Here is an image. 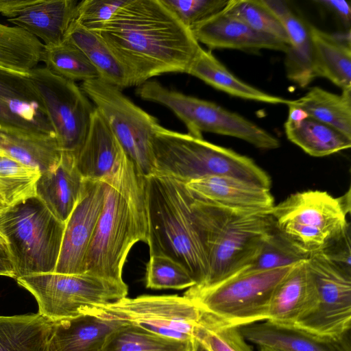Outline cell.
<instances>
[{
	"label": "cell",
	"instance_id": "cell-1",
	"mask_svg": "<svg viewBox=\"0 0 351 351\" xmlns=\"http://www.w3.org/2000/svg\"><path fill=\"white\" fill-rule=\"evenodd\" d=\"M91 31L123 66L131 86L165 73H186L202 48L162 0H125L108 22Z\"/></svg>",
	"mask_w": 351,
	"mask_h": 351
},
{
	"label": "cell",
	"instance_id": "cell-2",
	"mask_svg": "<svg viewBox=\"0 0 351 351\" xmlns=\"http://www.w3.org/2000/svg\"><path fill=\"white\" fill-rule=\"evenodd\" d=\"M145 176L126 155L104 182V199L84 263L85 273L123 282L132 246L149 237Z\"/></svg>",
	"mask_w": 351,
	"mask_h": 351
},
{
	"label": "cell",
	"instance_id": "cell-3",
	"mask_svg": "<svg viewBox=\"0 0 351 351\" xmlns=\"http://www.w3.org/2000/svg\"><path fill=\"white\" fill-rule=\"evenodd\" d=\"M189 191L193 221L208 265L204 283L190 288L204 289L242 271L255 257L274 223L269 212L221 206Z\"/></svg>",
	"mask_w": 351,
	"mask_h": 351
},
{
	"label": "cell",
	"instance_id": "cell-4",
	"mask_svg": "<svg viewBox=\"0 0 351 351\" xmlns=\"http://www.w3.org/2000/svg\"><path fill=\"white\" fill-rule=\"evenodd\" d=\"M150 255H162L183 265L196 284L205 281L207 257L193 221L184 182L152 173L145 177Z\"/></svg>",
	"mask_w": 351,
	"mask_h": 351
},
{
	"label": "cell",
	"instance_id": "cell-5",
	"mask_svg": "<svg viewBox=\"0 0 351 351\" xmlns=\"http://www.w3.org/2000/svg\"><path fill=\"white\" fill-rule=\"evenodd\" d=\"M152 173L182 182L210 176L243 179L270 189L271 180L252 158L189 134L156 129L152 141Z\"/></svg>",
	"mask_w": 351,
	"mask_h": 351
},
{
	"label": "cell",
	"instance_id": "cell-6",
	"mask_svg": "<svg viewBox=\"0 0 351 351\" xmlns=\"http://www.w3.org/2000/svg\"><path fill=\"white\" fill-rule=\"evenodd\" d=\"M65 223L37 197L10 206L0 213V233L13 261L15 279L54 272Z\"/></svg>",
	"mask_w": 351,
	"mask_h": 351
},
{
	"label": "cell",
	"instance_id": "cell-7",
	"mask_svg": "<svg viewBox=\"0 0 351 351\" xmlns=\"http://www.w3.org/2000/svg\"><path fill=\"white\" fill-rule=\"evenodd\" d=\"M269 214L277 230L306 258L327 248L350 228L339 197L326 191L291 194Z\"/></svg>",
	"mask_w": 351,
	"mask_h": 351
},
{
	"label": "cell",
	"instance_id": "cell-8",
	"mask_svg": "<svg viewBox=\"0 0 351 351\" xmlns=\"http://www.w3.org/2000/svg\"><path fill=\"white\" fill-rule=\"evenodd\" d=\"M295 265L240 274L210 288H189L184 295L204 313L232 326L265 322L273 292Z\"/></svg>",
	"mask_w": 351,
	"mask_h": 351
},
{
	"label": "cell",
	"instance_id": "cell-9",
	"mask_svg": "<svg viewBox=\"0 0 351 351\" xmlns=\"http://www.w3.org/2000/svg\"><path fill=\"white\" fill-rule=\"evenodd\" d=\"M136 93L144 100L170 109L194 137L203 138L202 132H210L237 138L262 149L280 145L275 136L244 117L215 103L170 90L158 82L147 81Z\"/></svg>",
	"mask_w": 351,
	"mask_h": 351
},
{
	"label": "cell",
	"instance_id": "cell-10",
	"mask_svg": "<svg viewBox=\"0 0 351 351\" xmlns=\"http://www.w3.org/2000/svg\"><path fill=\"white\" fill-rule=\"evenodd\" d=\"M34 296L38 313L53 322L74 318L97 304L127 297L128 287L89 273L33 274L16 279Z\"/></svg>",
	"mask_w": 351,
	"mask_h": 351
},
{
	"label": "cell",
	"instance_id": "cell-11",
	"mask_svg": "<svg viewBox=\"0 0 351 351\" xmlns=\"http://www.w3.org/2000/svg\"><path fill=\"white\" fill-rule=\"evenodd\" d=\"M81 89L95 104L127 156L145 176L154 170L152 141L158 119L134 104L118 87L99 78Z\"/></svg>",
	"mask_w": 351,
	"mask_h": 351
},
{
	"label": "cell",
	"instance_id": "cell-12",
	"mask_svg": "<svg viewBox=\"0 0 351 351\" xmlns=\"http://www.w3.org/2000/svg\"><path fill=\"white\" fill-rule=\"evenodd\" d=\"M28 75L62 154L75 158L88 135L95 106L75 82L46 67L36 66Z\"/></svg>",
	"mask_w": 351,
	"mask_h": 351
},
{
	"label": "cell",
	"instance_id": "cell-13",
	"mask_svg": "<svg viewBox=\"0 0 351 351\" xmlns=\"http://www.w3.org/2000/svg\"><path fill=\"white\" fill-rule=\"evenodd\" d=\"M114 319L147 331L192 341L203 311L185 295H141L88 307L82 311ZM81 313V314H82Z\"/></svg>",
	"mask_w": 351,
	"mask_h": 351
},
{
	"label": "cell",
	"instance_id": "cell-14",
	"mask_svg": "<svg viewBox=\"0 0 351 351\" xmlns=\"http://www.w3.org/2000/svg\"><path fill=\"white\" fill-rule=\"evenodd\" d=\"M306 263L315 282L316 299L293 326L326 339L350 335L351 274L321 252L308 256Z\"/></svg>",
	"mask_w": 351,
	"mask_h": 351
},
{
	"label": "cell",
	"instance_id": "cell-15",
	"mask_svg": "<svg viewBox=\"0 0 351 351\" xmlns=\"http://www.w3.org/2000/svg\"><path fill=\"white\" fill-rule=\"evenodd\" d=\"M104 189L103 181L84 180L80 198L65 222L55 273H85L86 255L103 207Z\"/></svg>",
	"mask_w": 351,
	"mask_h": 351
},
{
	"label": "cell",
	"instance_id": "cell-16",
	"mask_svg": "<svg viewBox=\"0 0 351 351\" xmlns=\"http://www.w3.org/2000/svg\"><path fill=\"white\" fill-rule=\"evenodd\" d=\"M191 31L199 43L204 44L209 49H270L285 53L289 47L276 38L253 29L225 10L193 27Z\"/></svg>",
	"mask_w": 351,
	"mask_h": 351
},
{
	"label": "cell",
	"instance_id": "cell-17",
	"mask_svg": "<svg viewBox=\"0 0 351 351\" xmlns=\"http://www.w3.org/2000/svg\"><path fill=\"white\" fill-rule=\"evenodd\" d=\"M75 0H24L21 8L7 21L39 39L44 45H58L75 19Z\"/></svg>",
	"mask_w": 351,
	"mask_h": 351
},
{
	"label": "cell",
	"instance_id": "cell-18",
	"mask_svg": "<svg viewBox=\"0 0 351 351\" xmlns=\"http://www.w3.org/2000/svg\"><path fill=\"white\" fill-rule=\"evenodd\" d=\"M185 184L196 196L227 207L269 212L274 206L270 189L238 178L210 176Z\"/></svg>",
	"mask_w": 351,
	"mask_h": 351
},
{
	"label": "cell",
	"instance_id": "cell-19",
	"mask_svg": "<svg viewBox=\"0 0 351 351\" xmlns=\"http://www.w3.org/2000/svg\"><path fill=\"white\" fill-rule=\"evenodd\" d=\"M315 299V282L304 259L297 263L275 289L267 321L293 326L311 310Z\"/></svg>",
	"mask_w": 351,
	"mask_h": 351
},
{
	"label": "cell",
	"instance_id": "cell-20",
	"mask_svg": "<svg viewBox=\"0 0 351 351\" xmlns=\"http://www.w3.org/2000/svg\"><path fill=\"white\" fill-rule=\"evenodd\" d=\"M100 112L95 108L90 127L75 160L84 180L104 181L126 156Z\"/></svg>",
	"mask_w": 351,
	"mask_h": 351
},
{
	"label": "cell",
	"instance_id": "cell-21",
	"mask_svg": "<svg viewBox=\"0 0 351 351\" xmlns=\"http://www.w3.org/2000/svg\"><path fill=\"white\" fill-rule=\"evenodd\" d=\"M239 328L249 343L278 351H351L350 335L340 339H326L295 326L267 321Z\"/></svg>",
	"mask_w": 351,
	"mask_h": 351
},
{
	"label": "cell",
	"instance_id": "cell-22",
	"mask_svg": "<svg viewBox=\"0 0 351 351\" xmlns=\"http://www.w3.org/2000/svg\"><path fill=\"white\" fill-rule=\"evenodd\" d=\"M263 2L280 21L288 37L289 47L285 60L287 78L301 88L307 86L315 79L310 25L297 15L285 1Z\"/></svg>",
	"mask_w": 351,
	"mask_h": 351
},
{
	"label": "cell",
	"instance_id": "cell-23",
	"mask_svg": "<svg viewBox=\"0 0 351 351\" xmlns=\"http://www.w3.org/2000/svg\"><path fill=\"white\" fill-rule=\"evenodd\" d=\"M84 180L75 158L62 154L56 165L41 173L36 182V196L58 219L65 223L80 198Z\"/></svg>",
	"mask_w": 351,
	"mask_h": 351
},
{
	"label": "cell",
	"instance_id": "cell-24",
	"mask_svg": "<svg viewBox=\"0 0 351 351\" xmlns=\"http://www.w3.org/2000/svg\"><path fill=\"white\" fill-rule=\"evenodd\" d=\"M0 152L41 173L56 165L62 154L53 132L3 125Z\"/></svg>",
	"mask_w": 351,
	"mask_h": 351
},
{
	"label": "cell",
	"instance_id": "cell-25",
	"mask_svg": "<svg viewBox=\"0 0 351 351\" xmlns=\"http://www.w3.org/2000/svg\"><path fill=\"white\" fill-rule=\"evenodd\" d=\"M54 323L51 340L56 351H101L110 336L125 324L87 312Z\"/></svg>",
	"mask_w": 351,
	"mask_h": 351
},
{
	"label": "cell",
	"instance_id": "cell-26",
	"mask_svg": "<svg viewBox=\"0 0 351 351\" xmlns=\"http://www.w3.org/2000/svg\"><path fill=\"white\" fill-rule=\"evenodd\" d=\"M310 31L315 78H326L342 90L351 89L350 29L342 36L311 25Z\"/></svg>",
	"mask_w": 351,
	"mask_h": 351
},
{
	"label": "cell",
	"instance_id": "cell-27",
	"mask_svg": "<svg viewBox=\"0 0 351 351\" xmlns=\"http://www.w3.org/2000/svg\"><path fill=\"white\" fill-rule=\"evenodd\" d=\"M186 73L234 97L270 104L288 105L290 99L265 93L233 75L210 51L201 48Z\"/></svg>",
	"mask_w": 351,
	"mask_h": 351
},
{
	"label": "cell",
	"instance_id": "cell-28",
	"mask_svg": "<svg viewBox=\"0 0 351 351\" xmlns=\"http://www.w3.org/2000/svg\"><path fill=\"white\" fill-rule=\"evenodd\" d=\"M54 324L38 312L0 315V351H43L51 339Z\"/></svg>",
	"mask_w": 351,
	"mask_h": 351
},
{
	"label": "cell",
	"instance_id": "cell-29",
	"mask_svg": "<svg viewBox=\"0 0 351 351\" xmlns=\"http://www.w3.org/2000/svg\"><path fill=\"white\" fill-rule=\"evenodd\" d=\"M289 106L303 110L308 117L351 139V89L337 95L315 86L302 97L290 100L287 106Z\"/></svg>",
	"mask_w": 351,
	"mask_h": 351
},
{
	"label": "cell",
	"instance_id": "cell-30",
	"mask_svg": "<svg viewBox=\"0 0 351 351\" xmlns=\"http://www.w3.org/2000/svg\"><path fill=\"white\" fill-rule=\"evenodd\" d=\"M80 49L99 73L100 79L121 90L130 87L128 75L101 38L75 20L65 38Z\"/></svg>",
	"mask_w": 351,
	"mask_h": 351
},
{
	"label": "cell",
	"instance_id": "cell-31",
	"mask_svg": "<svg viewBox=\"0 0 351 351\" xmlns=\"http://www.w3.org/2000/svg\"><path fill=\"white\" fill-rule=\"evenodd\" d=\"M285 132L291 142L314 157L326 156L351 147V139L309 117L297 123L287 121Z\"/></svg>",
	"mask_w": 351,
	"mask_h": 351
},
{
	"label": "cell",
	"instance_id": "cell-32",
	"mask_svg": "<svg viewBox=\"0 0 351 351\" xmlns=\"http://www.w3.org/2000/svg\"><path fill=\"white\" fill-rule=\"evenodd\" d=\"M43 43L26 31L0 23V66L28 73L41 61Z\"/></svg>",
	"mask_w": 351,
	"mask_h": 351
},
{
	"label": "cell",
	"instance_id": "cell-33",
	"mask_svg": "<svg viewBox=\"0 0 351 351\" xmlns=\"http://www.w3.org/2000/svg\"><path fill=\"white\" fill-rule=\"evenodd\" d=\"M41 61L51 73L73 82L100 78L84 52L66 38L58 45H44Z\"/></svg>",
	"mask_w": 351,
	"mask_h": 351
},
{
	"label": "cell",
	"instance_id": "cell-34",
	"mask_svg": "<svg viewBox=\"0 0 351 351\" xmlns=\"http://www.w3.org/2000/svg\"><path fill=\"white\" fill-rule=\"evenodd\" d=\"M192 341L162 336L125 323L110 336L101 351H191Z\"/></svg>",
	"mask_w": 351,
	"mask_h": 351
},
{
	"label": "cell",
	"instance_id": "cell-35",
	"mask_svg": "<svg viewBox=\"0 0 351 351\" xmlns=\"http://www.w3.org/2000/svg\"><path fill=\"white\" fill-rule=\"evenodd\" d=\"M41 172L4 154L0 156V195L8 206L36 196Z\"/></svg>",
	"mask_w": 351,
	"mask_h": 351
},
{
	"label": "cell",
	"instance_id": "cell-36",
	"mask_svg": "<svg viewBox=\"0 0 351 351\" xmlns=\"http://www.w3.org/2000/svg\"><path fill=\"white\" fill-rule=\"evenodd\" d=\"M306 258L298 252L274 226L253 260L237 275L290 266Z\"/></svg>",
	"mask_w": 351,
	"mask_h": 351
},
{
	"label": "cell",
	"instance_id": "cell-37",
	"mask_svg": "<svg viewBox=\"0 0 351 351\" xmlns=\"http://www.w3.org/2000/svg\"><path fill=\"white\" fill-rule=\"evenodd\" d=\"M224 10L253 29L276 38L289 45L282 23L263 0H229Z\"/></svg>",
	"mask_w": 351,
	"mask_h": 351
},
{
	"label": "cell",
	"instance_id": "cell-38",
	"mask_svg": "<svg viewBox=\"0 0 351 351\" xmlns=\"http://www.w3.org/2000/svg\"><path fill=\"white\" fill-rule=\"evenodd\" d=\"M145 282L147 288L158 290L189 289L196 284L183 265L162 255L149 256Z\"/></svg>",
	"mask_w": 351,
	"mask_h": 351
},
{
	"label": "cell",
	"instance_id": "cell-39",
	"mask_svg": "<svg viewBox=\"0 0 351 351\" xmlns=\"http://www.w3.org/2000/svg\"><path fill=\"white\" fill-rule=\"evenodd\" d=\"M194 337L203 341L211 351H253L239 328L222 323L204 312Z\"/></svg>",
	"mask_w": 351,
	"mask_h": 351
},
{
	"label": "cell",
	"instance_id": "cell-40",
	"mask_svg": "<svg viewBox=\"0 0 351 351\" xmlns=\"http://www.w3.org/2000/svg\"><path fill=\"white\" fill-rule=\"evenodd\" d=\"M0 99L12 103L29 105L42 112L41 100L29 78L28 73L0 66Z\"/></svg>",
	"mask_w": 351,
	"mask_h": 351
},
{
	"label": "cell",
	"instance_id": "cell-41",
	"mask_svg": "<svg viewBox=\"0 0 351 351\" xmlns=\"http://www.w3.org/2000/svg\"><path fill=\"white\" fill-rule=\"evenodd\" d=\"M228 1L229 0H162L178 19L190 29L223 10Z\"/></svg>",
	"mask_w": 351,
	"mask_h": 351
},
{
	"label": "cell",
	"instance_id": "cell-42",
	"mask_svg": "<svg viewBox=\"0 0 351 351\" xmlns=\"http://www.w3.org/2000/svg\"><path fill=\"white\" fill-rule=\"evenodd\" d=\"M0 125L53 132L47 119L37 108L1 99Z\"/></svg>",
	"mask_w": 351,
	"mask_h": 351
},
{
	"label": "cell",
	"instance_id": "cell-43",
	"mask_svg": "<svg viewBox=\"0 0 351 351\" xmlns=\"http://www.w3.org/2000/svg\"><path fill=\"white\" fill-rule=\"evenodd\" d=\"M125 0H84L78 2L75 20L94 30L108 22Z\"/></svg>",
	"mask_w": 351,
	"mask_h": 351
},
{
	"label": "cell",
	"instance_id": "cell-44",
	"mask_svg": "<svg viewBox=\"0 0 351 351\" xmlns=\"http://www.w3.org/2000/svg\"><path fill=\"white\" fill-rule=\"evenodd\" d=\"M350 228L340 239L320 252L327 259L351 274Z\"/></svg>",
	"mask_w": 351,
	"mask_h": 351
},
{
	"label": "cell",
	"instance_id": "cell-45",
	"mask_svg": "<svg viewBox=\"0 0 351 351\" xmlns=\"http://www.w3.org/2000/svg\"><path fill=\"white\" fill-rule=\"evenodd\" d=\"M335 14L348 29H350L351 8L346 0H317L315 1Z\"/></svg>",
	"mask_w": 351,
	"mask_h": 351
},
{
	"label": "cell",
	"instance_id": "cell-46",
	"mask_svg": "<svg viewBox=\"0 0 351 351\" xmlns=\"http://www.w3.org/2000/svg\"><path fill=\"white\" fill-rule=\"evenodd\" d=\"M0 276L15 279V270L11 253L5 238L0 233Z\"/></svg>",
	"mask_w": 351,
	"mask_h": 351
},
{
	"label": "cell",
	"instance_id": "cell-47",
	"mask_svg": "<svg viewBox=\"0 0 351 351\" xmlns=\"http://www.w3.org/2000/svg\"><path fill=\"white\" fill-rule=\"evenodd\" d=\"M350 189L341 197H339V201L347 215L350 212Z\"/></svg>",
	"mask_w": 351,
	"mask_h": 351
},
{
	"label": "cell",
	"instance_id": "cell-48",
	"mask_svg": "<svg viewBox=\"0 0 351 351\" xmlns=\"http://www.w3.org/2000/svg\"><path fill=\"white\" fill-rule=\"evenodd\" d=\"M191 351H211V350L203 341L194 337L192 341Z\"/></svg>",
	"mask_w": 351,
	"mask_h": 351
},
{
	"label": "cell",
	"instance_id": "cell-49",
	"mask_svg": "<svg viewBox=\"0 0 351 351\" xmlns=\"http://www.w3.org/2000/svg\"><path fill=\"white\" fill-rule=\"evenodd\" d=\"M43 351H56L54 346H53V343H52L51 339L48 342V343L46 345V346L44 348Z\"/></svg>",
	"mask_w": 351,
	"mask_h": 351
},
{
	"label": "cell",
	"instance_id": "cell-50",
	"mask_svg": "<svg viewBox=\"0 0 351 351\" xmlns=\"http://www.w3.org/2000/svg\"><path fill=\"white\" fill-rule=\"evenodd\" d=\"M8 206L5 204L3 199L0 195V213L3 211L4 209H5Z\"/></svg>",
	"mask_w": 351,
	"mask_h": 351
},
{
	"label": "cell",
	"instance_id": "cell-51",
	"mask_svg": "<svg viewBox=\"0 0 351 351\" xmlns=\"http://www.w3.org/2000/svg\"><path fill=\"white\" fill-rule=\"evenodd\" d=\"M259 350L258 351H278V350H273V349H270V348H263V347H258Z\"/></svg>",
	"mask_w": 351,
	"mask_h": 351
},
{
	"label": "cell",
	"instance_id": "cell-52",
	"mask_svg": "<svg viewBox=\"0 0 351 351\" xmlns=\"http://www.w3.org/2000/svg\"><path fill=\"white\" fill-rule=\"evenodd\" d=\"M3 154V153H2L1 152H0V156H1V154Z\"/></svg>",
	"mask_w": 351,
	"mask_h": 351
}]
</instances>
